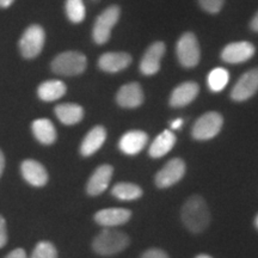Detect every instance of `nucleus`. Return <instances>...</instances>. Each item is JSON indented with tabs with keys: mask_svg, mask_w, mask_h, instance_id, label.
I'll return each instance as SVG.
<instances>
[{
	"mask_svg": "<svg viewBox=\"0 0 258 258\" xmlns=\"http://www.w3.org/2000/svg\"><path fill=\"white\" fill-rule=\"evenodd\" d=\"M250 27H251V29H252L253 31L258 32V12L253 16L252 21H251V23H250Z\"/></svg>",
	"mask_w": 258,
	"mask_h": 258,
	"instance_id": "473e14b6",
	"label": "nucleus"
},
{
	"mask_svg": "<svg viewBox=\"0 0 258 258\" xmlns=\"http://www.w3.org/2000/svg\"><path fill=\"white\" fill-rule=\"evenodd\" d=\"M106 140V131L102 125H96L84 138L80 145V153L83 157H90L95 154L103 146Z\"/></svg>",
	"mask_w": 258,
	"mask_h": 258,
	"instance_id": "6ab92c4d",
	"label": "nucleus"
},
{
	"mask_svg": "<svg viewBox=\"0 0 258 258\" xmlns=\"http://www.w3.org/2000/svg\"><path fill=\"white\" fill-rule=\"evenodd\" d=\"M132 217V212L124 208H105L95 214V221L105 228L124 225Z\"/></svg>",
	"mask_w": 258,
	"mask_h": 258,
	"instance_id": "4468645a",
	"label": "nucleus"
},
{
	"mask_svg": "<svg viewBox=\"0 0 258 258\" xmlns=\"http://www.w3.org/2000/svg\"><path fill=\"white\" fill-rule=\"evenodd\" d=\"M254 46L246 41L227 44L221 51V59L227 63H241L254 55Z\"/></svg>",
	"mask_w": 258,
	"mask_h": 258,
	"instance_id": "9d476101",
	"label": "nucleus"
},
{
	"mask_svg": "<svg viewBox=\"0 0 258 258\" xmlns=\"http://www.w3.org/2000/svg\"><path fill=\"white\" fill-rule=\"evenodd\" d=\"M182 123H183V120L182 118H177V120H175V121H172V123H171V128L172 129H179L180 128V125H182Z\"/></svg>",
	"mask_w": 258,
	"mask_h": 258,
	"instance_id": "f704fd0d",
	"label": "nucleus"
},
{
	"mask_svg": "<svg viewBox=\"0 0 258 258\" xmlns=\"http://www.w3.org/2000/svg\"><path fill=\"white\" fill-rule=\"evenodd\" d=\"M199 3L200 6L209 14H218L224 5V0H199Z\"/></svg>",
	"mask_w": 258,
	"mask_h": 258,
	"instance_id": "cd10ccee",
	"label": "nucleus"
},
{
	"mask_svg": "<svg viewBox=\"0 0 258 258\" xmlns=\"http://www.w3.org/2000/svg\"><path fill=\"white\" fill-rule=\"evenodd\" d=\"M254 225H256V227L258 228V215L256 217V220H254Z\"/></svg>",
	"mask_w": 258,
	"mask_h": 258,
	"instance_id": "e433bc0d",
	"label": "nucleus"
},
{
	"mask_svg": "<svg viewBox=\"0 0 258 258\" xmlns=\"http://www.w3.org/2000/svg\"><path fill=\"white\" fill-rule=\"evenodd\" d=\"M230 80V73L225 69L213 70L208 76V86L213 92H220L226 88Z\"/></svg>",
	"mask_w": 258,
	"mask_h": 258,
	"instance_id": "393cba45",
	"label": "nucleus"
},
{
	"mask_svg": "<svg viewBox=\"0 0 258 258\" xmlns=\"http://www.w3.org/2000/svg\"><path fill=\"white\" fill-rule=\"evenodd\" d=\"M180 217L185 227L194 233L205 231L211 222V213L207 203L199 195H194L186 200L182 207Z\"/></svg>",
	"mask_w": 258,
	"mask_h": 258,
	"instance_id": "f257e3e1",
	"label": "nucleus"
},
{
	"mask_svg": "<svg viewBox=\"0 0 258 258\" xmlns=\"http://www.w3.org/2000/svg\"><path fill=\"white\" fill-rule=\"evenodd\" d=\"M258 91V67L247 71L235 83L231 91V98L235 102H244Z\"/></svg>",
	"mask_w": 258,
	"mask_h": 258,
	"instance_id": "1a4fd4ad",
	"label": "nucleus"
},
{
	"mask_svg": "<svg viewBox=\"0 0 258 258\" xmlns=\"http://www.w3.org/2000/svg\"><path fill=\"white\" fill-rule=\"evenodd\" d=\"M177 57L179 63L186 69L198 66L201 59V50L198 38L191 32H185L179 37L176 47Z\"/></svg>",
	"mask_w": 258,
	"mask_h": 258,
	"instance_id": "423d86ee",
	"label": "nucleus"
},
{
	"mask_svg": "<svg viewBox=\"0 0 258 258\" xmlns=\"http://www.w3.org/2000/svg\"><path fill=\"white\" fill-rule=\"evenodd\" d=\"M200 86L198 83L186 82L180 84L173 90L170 96V105L173 108H183L188 105L199 95Z\"/></svg>",
	"mask_w": 258,
	"mask_h": 258,
	"instance_id": "a211bd4d",
	"label": "nucleus"
},
{
	"mask_svg": "<svg viewBox=\"0 0 258 258\" xmlns=\"http://www.w3.org/2000/svg\"><path fill=\"white\" fill-rule=\"evenodd\" d=\"M176 144V135L171 131H164L151 144L148 153L152 158H161L172 150Z\"/></svg>",
	"mask_w": 258,
	"mask_h": 258,
	"instance_id": "4be33fe9",
	"label": "nucleus"
},
{
	"mask_svg": "<svg viewBox=\"0 0 258 258\" xmlns=\"http://www.w3.org/2000/svg\"><path fill=\"white\" fill-rule=\"evenodd\" d=\"M111 194L121 201H134L143 196V189L133 183L121 182L111 189Z\"/></svg>",
	"mask_w": 258,
	"mask_h": 258,
	"instance_id": "b1692460",
	"label": "nucleus"
},
{
	"mask_svg": "<svg viewBox=\"0 0 258 258\" xmlns=\"http://www.w3.org/2000/svg\"><path fill=\"white\" fill-rule=\"evenodd\" d=\"M185 175V163L179 158H173L159 170L156 175L158 188L165 189L178 183Z\"/></svg>",
	"mask_w": 258,
	"mask_h": 258,
	"instance_id": "6e6552de",
	"label": "nucleus"
},
{
	"mask_svg": "<svg viewBox=\"0 0 258 258\" xmlns=\"http://www.w3.org/2000/svg\"><path fill=\"white\" fill-rule=\"evenodd\" d=\"M9 234H8V226H6V220L3 215H0V249L4 247L8 244Z\"/></svg>",
	"mask_w": 258,
	"mask_h": 258,
	"instance_id": "c85d7f7f",
	"label": "nucleus"
},
{
	"mask_svg": "<svg viewBox=\"0 0 258 258\" xmlns=\"http://www.w3.org/2000/svg\"><path fill=\"white\" fill-rule=\"evenodd\" d=\"M15 0H0V9H8L14 4Z\"/></svg>",
	"mask_w": 258,
	"mask_h": 258,
	"instance_id": "72a5a7b5",
	"label": "nucleus"
},
{
	"mask_svg": "<svg viewBox=\"0 0 258 258\" xmlns=\"http://www.w3.org/2000/svg\"><path fill=\"white\" fill-rule=\"evenodd\" d=\"M144 91L140 84L129 83L122 86L116 95V102L122 108L134 109L144 103Z\"/></svg>",
	"mask_w": 258,
	"mask_h": 258,
	"instance_id": "2eb2a0df",
	"label": "nucleus"
},
{
	"mask_svg": "<svg viewBox=\"0 0 258 258\" xmlns=\"http://www.w3.org/2000/svg\"><path fill=\"white\" fill-rule=\"evenodd\" d=\"M21 173L28 184L36 188L44 186L49 179L46 167L34 159H25L21 164Z\"/></svg>",
	"mask_w": 258,
	"mask_h": 258,
	"instance_id": "9b49d317",
	"label": "nucleus"
},
{
	"mask_svg": "<svg viewBox=\"0 0 258 258\" xmlns=\"http://www.w3.org/2000/svg\"><path fill=\"white\" fill-rule=\"evenodd\" d=\"M30 258H57V250L50 241L42 240L35 246Z\"/></svg>",
	"mask_w": 258,
	"mask_h": 258,
	"instance_id": "bb28decb",
	"label": "nucleus"
},
{
	"mask_svg": "<svg viewBox=\"0 0 258 258\" xmlns=\"http://www.w3.org/2000/svg\"><path fill=\"white\" fill-rule=\"evenodd\" d=\"M66 91V85L61 80H47L38 86L37 95L43 102H54L63 97Z\"/></svg>",
	"mask_w": 258,
	"mask_h": 258,
	"instance_id": "5701e85b",
	"label": "nucleus"
},
{
	"mask_svg": "<svg viewBox=\"0 0 258 258\" xmlns=\"http://www.w3.org/2000/svg\"><path fill=\"white\" fill-rule=\"evenodd\" d=\"M222 123H224V118L219 112H206L194 124L191 129L192 138L199 141L211 140L220 133Z\"/></svg>",
	"mask_w": 258,
	"mask_h": 258,
	"instance_id": "0eeeda50",
	"label": "nucleus"
},
{
	"mask_svg": "<svg viewBox=\"0 0 258 258\" xmlns=\"http://www.w3.org/2000/svg\"><path fill=\"white\" fill-rule=\"evenodd\" d=\"M129 244V237L123 232L105 228L92 241V249L101 256H112L123 251Z\"/></svg>",
	"mask_w": 258,
	"mask_h": 258,
	"instance_id": "f03ea898",
	"label": "nucleus"
},
{
	"mask_svg": "<svg viewBox=\"0 0 258 258\" xmlns=\"http://www.w3.org/2000/svg\"><path fill=\"white\" fill-rule=\"evenodd\" d=\"M31 131L36 140L42 145H53L57 139L56 129L48 118L35 120L31 124Z\"/></svg>",
	"mask_w": 258,
	"mask_h": 258,
	"instance_id": "aec40b11",
	"label": "nucleus"
},
{
	"mask_svg": "<svg viewBox=\"0 0 258 258\" xmlns=\"http://www.w3.org/2000/svg\"><path fill=\"white\" fill-rule=\"evenodd\" d=\"M88 66V59L79 51H64L54 57L51 61V71L60 76L73 77L84 73Z\"/></svg>",
	"mask_w": 258,
	"mask_h": 258,
	"instance_id": "7ed1b4c3",
	"label": "nucleus"
},
{
	"mask_svg": "<svg viewBox=\"0 0 258 258\" xmlns=\"http://www.w3.org/2000/svg\"><path fill=\"white\" fill-rule=\"evenodd\" d=\"M166 47L163 42H154L145 51L140 62V71L144 76H153L160 70V62Z\"/></svg>",
	"mask_w": 258,
	"mask_h": 258,
	"instance_id": "f8f14e48",
	"label": "nucleus"
},
{
	"mask_svg": "<svg viewBox=\"0 0 258 258\" xmlns=\"http://www.w3.org/2000/svg\"><path fill=\"white\" fill-rule=\"evenodd\" d=\"M121 10L118 6L112 5L110 8L105 9L101 15L98 16L93 25L92 37L97 44H104L110 40L112 28L120 19Z\"/></svg>",
	"mask_w": 258,
	"mask_h": 258,
	"instance_id": "39448f33",
	"label": "nucleus"
},
{
	"mask_svg": "<svg viewBox=\"0 0 258 258\" xmlns=\"http://www.w3.org/2000/svg\"><path fill=\"white\" fill-rule=\"evenodd\" d=\"M66 15L72 23H82L86 15L83 0H66Z\"/></svg>",
	"mask_w": 258,
	"mask_h": 258,
	"instance_id": "a878e982",
	"label": "nucleus"
},
{
	"mask_svg": "<svg viewBox=\"0 0 258 258\" xmlns=\"http://www.w3.org/2000/svg\"><path fill=\"white\" fill-rule=\"evenodd\" d=\"M132 63V55L124 51L104 53L98 59V67L108 73H117L127 69Z\"/></svg>",
	"mask_w": 258,
	"mask_h": 258,
	"instance_id": "dca6fc26",
	"label": "nucleus"
},
{
	"mask_svg": "<svg viewBox=\"0 0 258 258\" xmlns=\"http://www.w3.org/2000/svg\"><path fill=\"white\" fill-rule=\"evenodd\" d=\"M112 172H114V169L108 164L97 167L93 171L92 176L90 177L88 185H86V192L90 196H98L104 192L110 184Z\"/></svg>",
	"mask_w": 258,
	"mask_h": 258,
	"instance_id": "ddd939ff",
	"label": "nucleus"
},
{
	"mask_svg": "<svg viewBox=\"0 0 258 258\" xmlns=\"http://www.w3.org/2000/svg\"><path fill=\"white\" fill-rule=\"evenodd\" d=\"M5 170V156L3 153V151L0 150V178H2L3 173H4Z\"/></svg>",
	"mask_w": 258,
	"mask_h": 258,
	"instance_id": "2f4dec72",
	"label": "nucleus"
},
{
	"mask_svg": "<svg viewBox=\"0 0 258 258\" xmlns=\"http://www.w3.org/2000/svg\"><path fill=\"white\" fill-rule=\"evenodd\" d=\"M55 115L61 123L73 125L79 123L84 118V109L74 103H62L55 106Z\"/></svg>",
	"mask_w": 258,
	"mask_h": 258,
	"instance_id": "412c9836",
	"label": "nucleus"
},
{
	"mask_svg": "<svg viewBox=\"0 0 258 258\" xmlns=\"http://www.w3.org/2000/svg\"><path fill=\"white\" fill-rule=\"evenodd\" d=\"M46 41V32L41 25L34 24L25 29L19 40V50L24 59H35L40 55Z\"/></svg>",
	"mask_w": 258,
	"mask_h": 258,
	"instance_id": "20e7f679",
	"label": "nucleus"
},
{
	"mask_svg": "<svg viewBox=\"0 0 258 258\" xmlns=\"http://www.w3.org/2000/svg\"><path fill=\"white\" fill-rule=\"evenodd\" d=\"M141 258H169L167 253L165 251L161 249H157V247H153V249L147 250L146 252L143 253Z\"/></svg>",
	"mask_w": 258,
	"mask_h": 258,
	"instance_id": "c756f323",
	"label": "nucleus"
},
{
	"mask_svg": "<svg viewBox=\"0 0 258 258\" xmlns=\"http://www.w3.org/2000/svg\"><path fill=\"white\" fill-rule=\"evenodd\" d=\"M5 258H28V254L25 252L24 249H22V247H17V249L12 250L11 252L6 254Z\"/></svg>",
	"mask_w": 258,
	"mask_h": 258,
	"instance_id": "7c9ffc66",
	"label": "nucleus"
},
{
	"mask_svg": "<svg viewBox=\"0 0 258 258\" xmlns=\"http://www.w3.org/2000/svg\"><path fill=\"white\" fill-rule=\"evenodd\" d=\"M195 258H213V257H212V256H209V254L201 253V254H199V256H196Z\"/></svg>",
	"mask_w": 258,
	"mask_h": 258,
	"instance_id": "c9c22d12",
	"label": "nucleus"
},
{
	"mask_svg": "<svg viewBox=\"0 0 258 258\" xmlns=\"http://www.w3.org/2000/svg\"><path fill=\"white\" fill-rule=\"evenodd\" d=\"M148 141L147 134L143 131H131L122 135L118 143L121 152L128 156H135L144 150Z\"/></svg>",
	"mask_w": 258,
	"mask_h": 258,
	"instance_id": "f3484780",
	"label": "nucleus"
}]
</instances>
